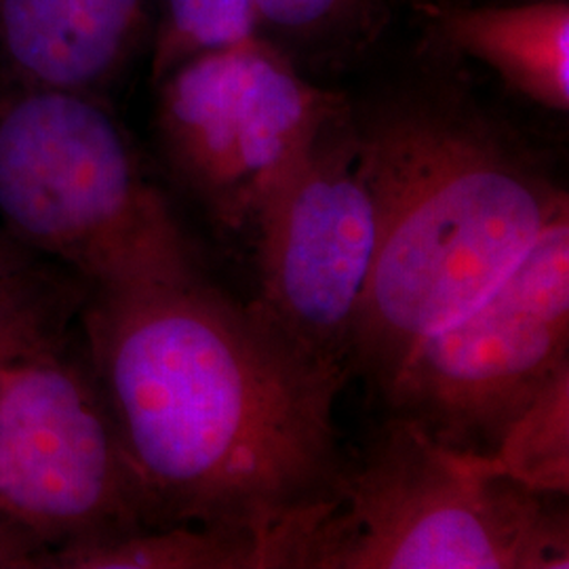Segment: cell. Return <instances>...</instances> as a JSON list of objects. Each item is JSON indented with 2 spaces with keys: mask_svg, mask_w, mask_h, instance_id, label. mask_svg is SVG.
I'll use <instances>...</instances> for the list:
<instances>
[{
  "mask_svg": "<svg viewBox=\"0 0 569 569\" xmlns=\"http://www.w3.org/2000/svg\"><path fill=\"white\" fill-rule=\"evenodd\" d=\"M390 416L315 529L305 569H566L568 510Z\"/></svg>",
  "mask_w": 569,
  "mask_h": 569,
  "instance_id": "cell-4",
  "label": "cell"
},
{
  "mask_svg": "<svg viewBox=\"0 0 569 569\" xmlns=\"http://www.w3.org/2000/svg\"><path fill=\"white\" fill-rule=\"evenodd\" d=\"M0 510L51 550L148 528L102 388L68 333L0 367Z\"/></svg>",
  "mask_w": 569,
  "mask_h": 569,
  "instance_id": "cell-7",
  "label": "cell"
},
{
  "mask_svg": "<svg viewBox=\"0 0 569 569\" xmlns=\"http://www.w3.org/2000/svg\"><path fill=\"white\" fill-rule=\"evenodd\" d=\"M352 127L378 247L348 369L380 392L416 346L479 305L568 216V192L458 96L406 93Z\"/></svg>",
  "mask_w": 569,
  "mask_h": 569,
  "instance_id": "cell-2",
  "label": "cell"
},
{
  "mask_svg": "<svg viewBox=\"0 0 569 569\" xmlns=\"http://www.w3.org/2000/svg\"><path fill=\"white\" fill-rule=\"evenodd\" d=\"M569 373V213L489 296L416 346L380 390L390 416L435 443L491 458Z\"/></svg>",
  "mask_w": 569,
  "mask_h": 569,
  "instance_id": "cell-5",
  "label": "cell"
},
{
  "mask_svg": "<svg viewBox=\"0 0 569 569\" xmlns=\"http://www.w3.org/2000/svg\"><path fill=\"white\" fill-rule=\"evenodd\" d=\"M253 34L251 0H163L152 42V82L180 61Z\"/></svg>",
  "mask_w": 569,
  "mask_h": 569,
  "instance_id": "cell-13",
  "label": "cell"
},
{
  "mask_svg": "<svg viewBox=\"0 0 569 569\" xmlns=\"http://www.w3.org/2000/svg\"><path fill=\"white\" fill-rule=\"evenodd\" d=\"M41 262L34 258V253L18 243L2 226H0V272H16V270H28Z\"/></svg>",
  "mask_w": 569,
  "mask_h": 569,
  "instance_id": "cell-18",
  "label": "cell"
},
{
  "mask_svg": "<svg viewBox=\"0 0 569 569\" xmlns=\"http://www.w3.org/2000/svg\"><path fill=\"white\" fill-rule=\"evenodd\" d=\"M437 32L483 61L523 98L555 112L569 108V2L515 7H427Z\"/></svg>",
  "mask_w": 569,
  "mask_h": 569,
  "instance_id": "cell-10",
  "label": "cell"
},
{
  "mask_svg": "<svg viewBox=\"0 0 569 569\" xmlns=\"http://www.w3.org/2000/svg\"><path fill=\"white\" fill-rule=\"evenodd\" d=\"M49 552L34 531L0 510V569H47Z\"/></svg>",
  "mask_w": 569,
  "mask_h": 569,
  "instance_id": "cell-16",
  "label": "cell"
},
{
  "mask_svg": "<svg viewBox=\"0 0 569 569\" xmlns=\"http://www.w3.org/2000/svg\"><path fill=\"white\" fill-rule=\"evenodd\" d=\"M47 569H289L284 550L258 531L163 526L53 549Z\"/></svg>",
  "mask_w": 569,
  "mask_h": 569,
  "instance_id": "cell-11",
  "label": "cell"
},
{
  "mask_svg": "<svg viewBox=\"0 0 569 569\" xmlns=\"http://www.w3.org/2000/svg\"><path fill=\"white\" fill-rule=\"evenodd\" d=\"M0 226L87 291L203 274L167 194L96 96L0 84Z\"/></svg>",
  "mask_w": 569,
  "mask_h": 569,
  "instance_id": "cell-3",
  "label": "cell"
},
{
  "mask_svg": "<svg viewBox=\"0 0 569 569\" xmlns=\"http://www.w3.org/2000/svg\"><path fill=\"white\" fill-rule=\"evenodd\" d=\"M66 333H68V329H53V331H26V333H16L9 338H0V367L21 352H28L32 348L53 342Z\"/></svg>",
  "mask_w": 569,
  "mask_h": 569,
  "instance_id": "cell-17",
  "label": "cell"
},
{
  "mask_svg": "<svg viewBox=\"0 0 569 569\" xmlns=\"http://www.w3.org/2000/svg\"><path fill=\"white\" fill-rule=\"evenodd\" d=\"M150 0H0V84L103 98L146 39Z\"/></svg>",
  "mask_w": 569,
  "mask_h": 569,
  "instance_id": "cell-9",
  "label": "cell"
},
{
  "mask_svg": "<svg viewBox=\"0 0 569 569\" xmlns=\"http://www.w3.org/2000/svg\"><path fill=\"white\" fill-rule=\"evenodd\" d=\"M489 460L529 488L568 493L569 373L557 378L528 407Z\"/></svg>",
  "mask_w": 569,
  "mask_h": 569,
  "instance_id": "cell-12",
  "label": "cell"
},
{
  "mask_svg": "<svg viewBox=\"0 0 569 569\" xmlns=\"http://www.w3.org/2000/svg\"><path fill=\"white\" fill-rule=\"evenodd\" d=\"M79 315L148 528L251 529L305 569L348 467L333 418L345 373L204 274L87 291Z\"/></svg>",
  "mask_w": 569,
  "mask_h": 569,
  "instance_id": "cell-1",
  "label": "cell"
},
{
  "mask_svg": "<svg viewBox=\"0 0 569 569\" xmlns=\"http://www.w3.org/2000/svg\"><path fill=\"white\" fill-rule=\"evenodd\" d=\"M357 0H251L253 23L284 34H310L345 18Z\"/></svg>",
  "mask_w": 569,
  "mask_h": 569,
  "instance_id": "cell-15",
  "label": "cell"
},
{
  "mask_svg": "<svg viewBox=\"0 0 569 569\" xmlns=\"http://www.w3.org/2000/svg\"><path fill=\"white\" fill-rule=\"evenodd\" d=\"M84 298L87 287L77 277H60L47 266L0 272V338L70 329Z\"/></svg>",
  "mask_w": 569,
  "mask_h": 569,
  "instance_id": "cell-14",
  "label": "cell"
},
{
  "mask_svg": "<svg viewBox=\"0 0 569 569\" xmlns=\"http://www.w3.org/2000/svg\"><path fill=\"white\" fill-rule=\"evenodd\" d=\"M251 228L253 306L306 357L350 376L378 213L348 106L270 188Z\"/></svg>",
  "mask_w": 569,
  "mask_h": 569,
  "instance_id": "cell-8",
  "label": "cell"
},
{
  "mask_svg": "<svg viewBox=\"0 0 569 569\" xmlns=\"http://www.w3.org/2000/svg\"><path fill=\"white\" fill-rule=\"evenodd\" d=\"M154 87L164 163L230 232L251 228L270 188L346 108L258 34L180 61Z\"/></svg>",
  "mask_w": 569,
  "mask_h": 569,
  "instance_id": "cell-6",
  "label": "cell"
}]
</instances>
